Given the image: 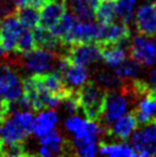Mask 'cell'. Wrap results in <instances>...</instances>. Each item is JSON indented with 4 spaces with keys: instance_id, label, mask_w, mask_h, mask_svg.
I'll use <instances>...</instances> for the list:
<instances>
[{
    "instance_id": "1f68e13d",
    "label": "cell",
    "mask_w": 156,
    "mask_h": 157,
    "mask_svg": "<svg viewBox=\"0 0 156 157\" xmlns=\"http://www.w3.org/2000/svg\"><path fill=\"white\" fill-rule=\"evenodd\" d=\"M61 105H63V109L65 110V113L68 115H75L80 110L77 96H76V92H72L67 96H64Z\"/></svg>"
},
{
    "instance_id": "52a82bcc",
    "label": "cell",
    "mask_w": 156,
    "mask_h": 157,
    "mask_svg": "<svg viewBox=\"0 0 156 157\" xmlns=\"http://www.w3.org/2000/svg\"><path fill=\"white\" fill-rule=\"evenodd\" d=\"M64 128L75 140H98L103 133V128L96 121L84 119L75 115H69L64 121Z\"/></svg>"
},
{
    "instance_id": "7402d4cb",
    "label": "cell",
    "mask_w": 156,
    "mask_h": 157,
    "mask_svg": "<svg viewBox=\"0 0 156 157\" xmlns=\"http://www.w3.org/2000/svg\"><path fill=\"white\" fill-rule=\"evenodd\" d=\"M32 32H33V37H35L36 46L39 48H44V49L55 52V49H57L59 46L62 45L59 38L53 33L52 31L41 25H38L37 28H35L32 30Z\"/></svg>"
},
{
    "instance_id": "6da1fadb",
    "label": "cell",
    "mask_w": 156,
    "mask_h": 157,
    "mask_svg": "<svg viewBox=\"0 0 156 157\" xmlns=\"http://www.w3.org/2000/svg\"><path fill=\"white\" fill-rule=\"evenodd\" d=\"M123 84L124 85H122V87H116L106 92L103 111L101 117L104 126L125 115L130 110L133 101H135V96L127 82L123 80Z\"/></svg>"
},
{
    "instance_id": "f546056e",
    "label": "cell",
    "mask_w": 156,
    "mask_h": 157,
    "mask_svg": "<svg viewBox=\"0 0 156 157\" xmlns=\"http://www.w3.org/2000/svg\"><path fill=\"white\" fill-rule=\"evenodd\" d=\"M96 83L102 87L104 91H110L116 87H119L122 79L117 77L116 74H111L108 71H101L96 76Z\"/></svg>"
},
{
    "instance_id": "ba28073f",
    "label": "cell",
    "mask_w": 156,
    "mask_h": 157,
    "mask_svg": "<svg viewBox=\"0 0 156 157\" xmlns=\"http://www.w3.org/2000/svg\"><path fill=\"white\" fill-rule=\"evenodd\" d=\"M130 140L137 156H156V119L145 124L141 130H135Z\"/></svg>"
},
{
    "instance_id": "5b68a950",
    "label": "cell",
    "mask_w": 156,
    "mask_h": 157,
    "mask_svg": "<svg viewBox=\"0 0 156 157\" xmlns=\"http://www.w3.org/2000/svg\"><path fill=\"white\" fill-rule=\"evenodd\" d=\"M63 56L71 63L83 67H90L102 60V47L99 43H82L69 45Z\"/></svg>"
},
{
    "instance_id": "484cf974",
    "label": "cell",
    "mask_w": 156,
    "mask_h": 157,
    "mask_svg": "<svg viewBox=\"0 0 156 157\" xmlns=\"http://www.w3.org/2000/svg\"><path fill=\"white\" fill-rule=\"evenodd\" d=\"M77 21V17L75 16L72 13H67L61 17V20L57 22V24L53 28L52 32L57 36L59 40L61 41V44H64V40L67 39V37L69 35V32L71 31V28L74 26L75 22Z\"/></svg>"
},
{
    "instance_id": "d6a6232c",
    "label": "cell",
    "mask_w": 156,
    "mask_h": 157,
    "mask_svg": "<svg viewBox=\"0 0 156 157\" xmlns=\"http://www.w3.org/2000/svg\"><path fill=\"white\" fill-rule=\"evenodd\" d=\"M46 0H14L13 2L16 8L20 7H33V8H40L41 5Z\"/></svg>"
},
{
    "instance_id": "83f0119b",
    "label": "cell",
    "mask_w": 156,
    "mask_h": 157,
    "mask_svg": "<svg viewBox=\"0 0 156 157\" xmlns=\"http://www.w3.org/2000/svg\"><path fill=\"white\" fill-rule=\"evenodd\" d=\"M75 155L84 157H92L99 154L98 140H75L71 144Z\"/></svg>"
},
{
    "instance_id": "9c48e42d",
    "label": "cell",
    "mask_w": 156,
    "mask_h": 157,
    "mask_svg": "<svg viewBox=\"0 0 156 157\" xmlns=\"http://www.w3.org/2000/svg\"><path fill=\"white\" fill-rule=\"evenodd\" d=\"M57 70L60 72L65 86L71 91L76 92L88 80V71L86 67L71 63L63 55H60Z\"/></svg>"
},
{
    "instance_id": "603a6c76",
    "label": "cell",
    "mask_w": 156,
    "mask_h": 157,
    "mask_svg": "<svg viewBox=\"0 0 156 157\" xmlns=\"http://www.w3.org/2000/svg\"><path fill=\"white\" fill-rule=\"evenodd\" d=\"M99 154L110 157H133L137 156L132 146L125 142H100Z\"/></svg>"
},
{
    "instance_id": "836d02e7",
    "label": "cell",
    "mask_w": 156,
    "mask_h": 157,
    "mask_svg": "<svg viewBox=\"0 0 156 157\" xmlns=\"http://www.w3.org/2000/svg\"><path fill=\"white\" fill-rule=\"evenodd\" d=\"M13 10H10V4H9L8 1L0 0V21L4 18V16H6L9 13H12Z\"/></svg>"
},
{
    "instance_id": "9a60e30c",
    "label": "cell",
    "mask_w": 156,
    "mask_h": 157,
    "mask_svg": "<svg viewBox=\"0 0 156 157\" xmlns=\"http://www.w3.org/2000/svg\"><path fill=\"white\" fill-rule=\"evenodd\" d=\"M40 24L39 25L52 30L61 17L67 13L68 5L65 0H46L40 7Z\"/></svg>"
},
{
    "instance_id": "3957f363",
    "label": "cell",
    "mask_w": 156,
    "mask_h": 157,
    "mask_svg": "<svg viewBox=\"0 0 156 157\" xmlns=\"http://www.w3.org/2000/svg\"><path fill=\"white\" fill-rule=\"evenodd\" d=\"M21 55V67L31 76L54 71L60 59V55L55 54V52L39 47Z\"/></svg>"
},
{
    "instance_id": "d590c367",
    "label": "cell",
    "mask_w": 156,
    "mask_h": 157,
    "mask_svg": "<svg viewBox=\"0 0 156 157\" xmlns=\"http://www.w3.org/2000/svg\"><path fill=\"white\" fill-rule=\"evenodd\" d=\"M154 4H155V6H156V0H155V2H154Z\"/></svg>"
},
{
    "instance_id": "30bf717a",
    "label": "cell",
    "mask_w": 156,
    "mask_h": 157,
    "mask_svg": "<svg viewBox=\"0 0 156 157\" xmlns=\"http://www.w3.org/2000/svg\"><path fill=\"white\" fill-rule=\"evenodd\" d=\"M24 29L25 28H23L15 14V9L4 16L0 23V43L6 53L15 52L18 41Z\"/></svg>"
},
{
    "instance_id": "8fae6325",
    "label": "cell",
    "mask_w": 156,
    "mask_h": 157,
    "mask_svg": "<svg viewBox=\"0 0 156 157\" xmlns=\"http://www.w3.org/2000/svg\"><path fill=\"white\" fill-rule=\"evenodd\" d=\"M100 32H101V24L99 22L91 21H80L77 20L71 31L64 40L63 45L82 44V43H93L99 40Z\"/></svg>"
},
{
    "instance_id": "7c38bea8",
    "label": "cell",
    "mask_w": 156,
    "mask_h": 157,
    "mask_svg": "<svg viewBox=\"0 0 156 157\" xmlns=\"http://www.w3.org/2000/svg\"><path fill=\"white\" fill-rule=\"evenodd\" d=\"M38 154L44 157H52L57 155L74 154L71 144H69L63 135L57 130H53L47 134L39 138Z\"/></svg>"
},
{
    "instance_id": "d4e9b609",
    "label": "cell",
    "mask_w": 156,
    "mask_h": 157,
    "mask_svg": "<svg viewBox=\"0 0 156 157\" xmlns=\"http://www.w3.org/2000/svg\"><path fill=\"white\" fill-rule=\"evenodd\" d=\"M15 14L23 28L33 30L40 24V14L38 8L33 7H20L15 9Z\"/></svg>"
},
{
    "instance_id": "4316f807",
    "label": "cell",
    "mask_w": 156,
    "mask_h": 157,
    "mask_svg": "<svg viewBox=\"0 0 156 157\" xmlns=\"http://www.w3.org/2000/svg\"><path fill=\"white\" fill-rule=\"evenodd\" d=\"M141 68L142 67L138 64L135 61H133L132 59L130 60L126 59L125 61L122 62L115 69V74L122 80H130V79L138 78V76L141 74Z\"/></svg>"
},
{
    "instance_id": "5bb4252c",
    "label": "cell",
    "mask_w": 156,
    "mask_h": 157,
    "mask_svg": "<svg viewBox=\"0 0 156 157\" xmlns=\"http://www.w3.org/2000/svg\"><path fill=\"white\" fill-rule=\"evenodd\" d=\"M131 38L130 25L123 22L101 24V32L98 43L101 45L129 44Z\"/></svg>"
},
{
    "instance_id": "7a4b0ae2",
    "label": "cell",
    "mask_w": 156,
    "mask_h": 157,
    "mask_svg": "<svg viewBox=\"0 0 156 157\" xmlns=\"http://www.w3.org/2000/svg\"><path fill=\"white\" fill-rule=\"evenodd\" d=\"M79 108L86 118L99 122L102 117L106 91L96 82H87L76 91Z\"/></svg>"
},
{
    "instance_id": "2e32d148",
    "label": "cell",
    "mask_w": 156,
    "mask_h": 157,
    "mask_svg": "<svg viewBox=\"0 0 156 157\" xmlns=\"http://www.w3.org/2000/svg\"><path fill=\"white\" fill-rule=\"evenodd\" d=\"M135 29L140 35L156 37V6L155 4L141 5L135 15Z\"/></svg>"
},
{
    "instance_id": "277c9868",
    "label": "cell",
    "mask_w": 156,
    "mask_h": 157,
    "mask_svg": "<svg viewBox=\"0 0 156 157\" xmlns=\"http://www.w3.org/2000/svg\"><path fill=\"white\" fill-rule=\"evenodd\" d=\"M127 52L130 59L143 68L156 66V37L135 36L130 41Z\"/></svg>"
},
{
    "instance_id": "8992f818",
    "label": "cell",
    "mask_w": 156,
    "mask_h": 157,
    "mask_svg": "<svg viewBox=\"0 0 156 157\" xmlns=\"http://www.w3.org/2000/svg\"><path fill=\"white\" fill-rule=\"evenodd\" d=\"M23 95V85L18 71L8 63H0V96L15 103Z\"/></svg>"
},
{
    "instance_id": "f1b7e54d",
    "label": "cell",
    "mask_w": 156,
    "mask_h": 157,
    "mask_svg": "<svg viewBox=\"0 0 156 157\" xmlns=\"http://www.w3.org/2000/svg\"><path fill=\"white\" fill-rule=\"evenodd\" d=\"M135 4L137 0H115L117 17L121 20V22L130 25L133 20Z\"/></svg>"
},
{
    "instance_id": "4dcf8cb0",
    "label": "cell",
    "mask_w": 156,
    "mask_h": 157,
    "mask_svg": "<svg viewBox=\"0 0 156 157\" xmlns=\"http://www.w3.org/2000/svg\"><path fill=\"white\" fill-rule=\"evenodd\" d=\"M36 47L37 46H36L35 37H33L32 30L24 29L18 41V45H16V48H15V53L24 54V53H28L32 51V49H35Z\"/></svg>"
},
{
    "instance_id": "ac0fdd59",
    "label": "cell",
    "mask_w": 156,
    "mask_h": 157,
    "mask_svg": "<svg viewBox=\"0 0 156 157\" xmlns=\"http://www.w3.org/2000/svg\"><path fill=\"white\" fill-rule=\"evenodd\" d=\"M135 115L139 124L142 125L156 119V96L152 92V87L137 99V108Z\"/></svg>"
},
{
    "instance_id": "ffe728a7",
    "label": "cell",
    "mask_w": 156,
    "mask_h": 157,
    "mask_svg": "<svg viewBox=\"0 0 156 157\" xmlns=\"http://www.w3.org/2000/svg\"><path fill=\"white\" fill-rule=\"evenodd\" d=\"M125 45L129 44L101 45V47H102V61L104 62V64L111 69H116L122 62L125 61L126 54L129 51V48L127 49L125 48Z\"/></svg>"
},
{
    "instance_id": "d6986e66",
    "label": "cell",
    "mask_w": 156,
    "mask_h": 157,
    "mask_svg": "<svg viewBox=\"0 0 156 157\" xmlns=\"http://www.w3.org/2000/svg\"><path fill=\"white\" fill-rule=\"evenodd\" d=\"M59 123V115L52 109H44L33 118L32 123V133L36 136H43L51 131L55 130Z\"/></svg>"
},
{
    "instance_id": "44dd1931",
    "label": "cell",
    "mask_w": 156,
    "mask_h": 157,
    "mask_svg": "<svg viewBox=\"0 0 156 157\" xmlns=\"http://www.w3.org/2000/svg\"><path fill=\"white\" fill-rule=\"evenodd\" d=\"M99 0H68L70 12L80 21H91L96 17V7Z\"/></svg>"
},
{
    "instance_id": "cb8c5ba5",
    "label": "cell",
    "mask_w": 156,
    "mask_h": 157,
    "mask_svg": "<svg viewBox=\"0 0 156 157\" xmlns=\"http://www.w3.org/2000/svg\"><path fill=\"white\" fill-rule=\"evenodd\" d=\"M96 18L100 24L115 22L117 18L115 0H99L96 7Z\"/></svg>"
},
{
    "instance_id": "e0dca14e",
    "label": "cell",
    "mask_w": 156,
    "mask_h": 157,
    "mask_svg": "<svg viewBox=\"0 0 156 157\" xmlns=\"http://www.w3.org/2000/svg\"><path fill=\"white\" fill-rule=\"evenodd\" d=\"M139 122L135 113H126L125 115L115 119L113 123L106 126V131L111 138L117 140L129 139L137 130Z\"/></svg>"
},
{
    "instance_id": "4fadbf2b",
    "label": "cell",
    "mask_w": 156,
    "mask_h": 157,
    "mask_svg": "<svg viewBox=\"0 0 156 157\" xmlns=\"http://www.w3.org/2000/svg\"><path fill=\"white\" fill-rule=\"evenodd\" d=\"M29 134L30 132L22 126L13 115L8 116L0 125V144L4 148L10 144H23Z\"/></svg>"
},
{
    "instance_id": "e575fe53",
    "label": "cell",
    "mask_w": 156,
    "mask_h": 157,
    "mask_svg": "<svg viewBox=\"0 0 156 157\" xmlns=\"http://www.w3.org/2000/svg\"><path fill=\"white\" fill-rule=\"evenodd\" d=\"M148 84L152 88H156V67L150 70L148 76Z\"/></svg>"
}]
</instances>
